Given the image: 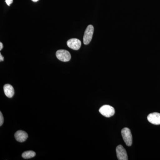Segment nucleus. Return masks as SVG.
Masks as SVG:
<instances>
[{
	"instance_id": "f257e3e1",
	"label": "nucleus",
	"mask_w": 160,
	"mask_h": 160,
	"mask_svg": "<svg viewBox=\"0 0 160 160\" xmlns=\"http://www.w3.org/2000/svg\"><path fill=\"white\" fill-rule=\"evenodd\" d=\"M121 133L126 146H131L132 143V138L130 129L128 128H124L122 129Z\"/></svg>"
},
{
	"instance_id": "f03ea898",
	"label": "nucleus",
	"mask_w": 160,
	"mask_h": 160,
	"mask_svg": "<svg viewBox=\"0 0 160 160\" xmlns=\"http://www.w3.org/2000/svg\"><path fill=\"white\" fill-rule=\"evenodd\" d=\"M99 111L101 114L106 118L111 117L115 114L114 108L109 105H104L100 108Z\"/></svg>"
},
{
	"instance_id": "7ed1b4c3",
	"label": "nucleus",
	"mask_w": 160,
	"mask_h": 160,
	"mask_svg": "<svg viewBox=\"0 0 160 160\" xmlns=\"http://www.w3.org/2000/svg\"><path fill=\"white\" fill-rule=\"evenodd\" d=\"M93 32L94 28L92 25H89L86 28L83 37V42L85 45H88L92 39Z\"/></svg>"
},
{
	"instance_id": "20e7f679",
	"label": "nucleus",
	"mask_w": 160,
	"mask_h": 160,
	"mask_svg": "<svg viewBox=\"0 0 160 160\" xmlns=\"http://www.w3.org/2000/svg\"><path fill=\"white\" fill-rule=\"evenodd\" d=\"M57 58L60 61L63 62H69L71 59V55L69 52L66 50H59L56 53Z\"/></svg>"
},
{
	"instance_id": "39448f33",
	"label": "nucleus",
	"mask_w": 160,
	"mask_h": 160,
	"mask_svg": "<svg viewBox=\"0 0 160 160\" xmlns=\"http://www.w3.org/2000/svg\"><path fill=\"white\" fill-rule=\"evenodd\" d=\"M116 153L119 160H128L127 152L126 149L122 145H119L116 148Z\"/></svg>"
},
{
	"instance_id": "423d86ee",
	"label": "nucleus",
	"mask_w": 160,
	"mask_h": 160,
	"mask_svg": "<svg viewBox=\"0 0 160 160\" xmlns=\"http://www.w3.org/2000/svg\"><path fill=\"white\" fill-rule=\"evenodd\" d=\"M67 45L70 49L73 50H78L82 45L80 40L77 38H72L67 41Z\"/></svg>"
},
{
	"instance_id": "0eeeda50",
	"label": "nucleus",
	"mask_w": 160,
	"mask_h": 160,
	"mask_svg": "<svg viewBox=\"0 0 160 160\" xmlns=\"http://www.w3.org/2000/svg\"><path fill=\"white\" fill-rule=\"evenodd\" d=\"M147 119L149 122L153 125H160V113L158 112L150 113L147 117Z\"/></svg>"
},
{
	"instance_id": "6e6552de",
	"label": "nucleus",
	"mask_w": 160,
	"mask_h": 160,
	"mask_svg": "<svg viewBox=\"0 0 160 160\" xmlns=\"http://www.w3.org/2000/svg\"><path fill=\"white\" fill-rule=\"evenodd\" d=\"M28 137V135L27 133L25 131H22V130L18 131L15 134L16 140L20 142H25Z\"/></svg>"
},
{
	"instance_id": "1a4fd4ad",
	"label": "nucleus",
	"mask_w": 160,
	"mask_h": 160,
	"mask_svg": "<svg viewBox=\"0 0 160 160\" xmlns=\"http://www.w3.org/2000/svg\"><path fill=\"white\" fill-rule=\"evenodd\" d=\"M4 91L6 96L12 98L14 94V90L13 87L9 84H6L4 86Z\"/></svg>"
},
{
	"instance_id": "9d476101",
	"label": "nucleus",
	"mask_w": 160,
	"mask_h": 160,
	"mask_svg": "<svg viewBox=\"0 0 160 160\" xmlns=\"http://www.w3.org/2000/svg\"><path fill=\"white\" fill-rule=\"evenodd\" d=\"M36 153L33 151H27L23 152L22 157L24 159H29L35 156Z\"/></svg>"
},
{
	"instance_id": "9b49d317",
	"label": "nucleus",
	"mask_w": 160,
	"mask_h": 160,
	"mask_svg": "<svg viewBox=\"0 0 160 160\" xmlns=\"http://www.w3.org/2000/svg\"><path fill=\"white\" fill-rule=\"evenodd\" d=\"M4 122V118H3V115L2 112H0V126H2Z\"/></svg>"
},
{
	"instance_id": "f8f14e48",
	"label": "nucleus",
	"mask_w": 160,
	"mask_h": 160,
	"mask_svg": "<svg viewBox=\"0 0 160 160\" xmlns=\"http://www.w3.org/2000/svg\"><path fill=\"white\" fill-rule=\"evenodd\" d=\"M8 6H10L12 3L13 2V0H5Z\"/></svg>"
},
{
	"instance_id": "ddd939ff",
	"label": "nucleus",
	"mask_w": 160,
	"mask_h": 160,
	"mask_svg": "<svg viewBox=\"0 0 160 160\" xmlns=\"http://www.w3.org/2000/svg\"><path fill=\"white\" fill-rule=\"evenodd\" d=\"M4 58L3 57V56L2 55L1 53H0V61L1 62H3L4 61Z\"/></svg>"
},
{
	"instance_id": "4468645a",
	"label": "nucleus",
	"mask_w": 160,
	"mask_h": 160,
	"mask_svg": "<svg viewBox=\"0 0 160 160\" xmlns=\"http://www.w3.org/2000/svg\"><path fill=\"white\" fill-rule=\"evenodd\" d=\"M3 44L2 42L0 43V50H2L3 49Z\"/></svg>"
},
{
	"instance_id": "2eb2a0df",
	"label": "nucleus",
	"mask_w": 160,
	"mask_h": 160,
	"mask_svg": "<svg viewBox=\"0 0 160 160\" xmlns=\"http://www.w3.org/2000/svg\"><path fill=\"white\" fill-rule=\"evenodd\" d=\"M32 2H38V1L39 0H32Z\"/></svg>"
}]
</instances>
